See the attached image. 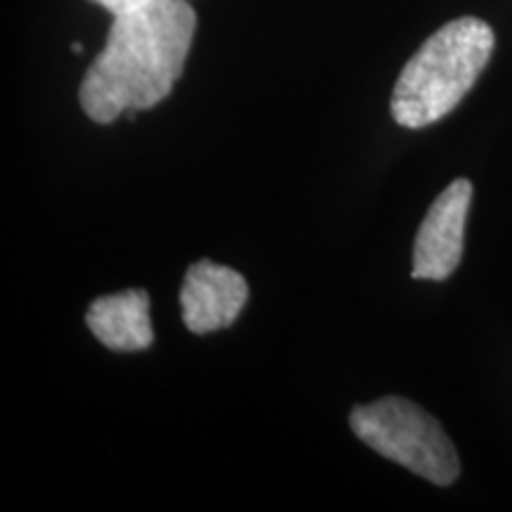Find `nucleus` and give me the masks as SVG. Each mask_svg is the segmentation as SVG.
Listing matches in <instances>:
<instances>
[{
  "label": "nucleus",
  "instance_id": "nucleus-1",
  "mask_svg": "<svg viewBox=\"0 0 512 512\" xmlns=\"http://www.w3.org/2000/svg\"><path fill=\"white\" fill-rule=\"evenodd\" d=\"M197 29L188 0H155L114 17L105 48L83 74L81 110L95 124L152 110L183 76Z\"/></svg>",
  "mask_w": 512,
  "mask_h": 512
},
{
  "label": "nucleus",
  "instance_id": "nucleus-2",
  "mask_svg": "<svg viewBox=\"0 0 512 512\" xmlns=\"http://www.w3.org/2000/svg\"><path fill=\"white\" fill-rule=\"evenodd\" d=\"M494 43V29L477 17L453 19L434 31L396 79V124L425 128L456 110L489 64Z\"/></svg>",
  "mask_w": 512,
  "mask_h": 512
},
{
  "label": "nucleus",
  "instance_id": "nucleus-3",
  "mask_svg": "<svg viewBox=\"0 0 512 512\" xmlns=\"http://www.w3.org/2000/svg\"><path fill=\"white\" fill-rule=\"evenodd\" d=\"M349 425L375 453L427 482L448 486L460 475L456 446L444 427L418 403L401 396H384L368 406H356L349 415Z\"/></svg>",
  "mask_w": 512,
  "mask_h": 512
},
{
  "label": "nucleus",
  "instance_id": "nucleus-4",
  "mask_svg": "<svg viewBox=\"0 0 512 512\" xmlns=\"http://www.w3.org/2000/svg\"><path fill=\"white\" fill-rule=\"evenodd\" d=\"M472 183L458 178L434 200L422 219L413 245V278L446 280L456 271L465 249V223Z\"/></svg>",
  "mask_w": 512,
  "mask_h": 512
},
{
  "label": "nucleus",
  "instance_id": "nucleus-5",
  "mask_svg": "<svg viewBox=\"0 0 512 512\" xmlns=\"http://www.w3.org/2000/svg\"><path fill=\"white\" fill-rule=\"evenodd\" d=\"M178 297L185 328L195 335H209L238 320L249 299V287L242 273L200 259L185 271Z\"/></svg>",
  "mask_w": 512,
  "mask_h": 512
},
{
  "label": "nucleus",
  "instance_id": "nucleus-6",
  "mask_svg": "<svg viewBox=\"0 0 512 512\" xmlns=\"http://www.w3.org/2000/svg\"><path fill=\"white\" fill-rule=\"evenodd\" d=\"M86 325L112 351H143L152 347L155 332L150 325V294L124 290L105 294L88 306Z\"/></svg>",
  "mask_w": 512,
  "mask_h": 512
},
{
  "label": "nucleus",
  "instance_id": "nucleus-7",
  "mask_svg": "<svg viewBox=\"0 0 512 512\" xmlns=\"http://www.w3.org/2000/svg\"><path fill=\"white\" fill-rule=\"evenodd\" d=\"M91 3L100 5L102 10H107L112 17H117V15H126V12L145 8V5L155 3V0H91Z\"/></svg>",
  "mask_w": 512,
  "mask_h": 512
},
{
  "label": "nucleus",
  "instance_id": "nucleus-8",
  "mask_svg": "<svg viewBox=\"0 0 512 512\" xmlns=\"http://www.w3.org/2000/svg\"><path fill=\"white\" fill-rule=\"evenodd\" d=\"M72 50H74V53H76V55H79V53H83V48H81V43H79V41H76V43H74V46H72Z\"/></svg>",
  "mask_w": 512,
  "mask_h": 512
}]
</instances>
